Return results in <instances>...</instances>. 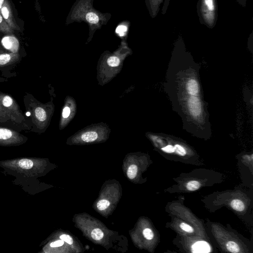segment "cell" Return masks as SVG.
<instances>
[{
  "instance_id": "cell-1",
  "label": "cell",
  "mask_w": 253,
  "mask_h": 253,
  "mask_svg": "<svg viewBox=\"0 0 253 253\" xmlns=\"http://www.w3.org/2000/svg\"><path fill=\"white\" fill-rule=\"evenodd\" d=\"M25 116L31 127L30 130L36 132L44 131L49 125L54 107L52 103L43 104L33 95L27 93L24 96Z\"/></svg>"
},
{
  "instance_id": "cell-2",
  "label": "cell",
  "mask_w": 253,
  "mask_h": 253,
  "mask_svg": "<svg viewBox=\"0 0 253 253\" xmlns=\"http://www.w3.org/2000/svg\"><path fill=\"white\" fill-rule=\"evenodd\" d=\"M91 0H78L72 7L68 15L71 22L84 21L89 27L90 40L96 30L101 28L106 24L110 16L95 10L92 6Z\"/></svg>"
},
{
  "instance_id": "cell-3",
  "label": "cell",
  "mask_w": 253,
  "mask_h": 253,
  "mask_svg": "<svg viewBox=\"0 0 253 253\" xmlns=\"http://www.w3.org/2000/svg\"><path fill=\"white\" fill-rule=\"evenodd\" d=\"M0 107L21 130H30L31 127L25 115L11 96L0 91Z\"/></svg>"
},
{
  "instance_id": "cell-4",
  "label": "cell",
  "mask_w": 253,
  "mask_h": 253,
  "mask_svg": "<svg viewBox=\"0 0 253 253\" xmlns=\"http://www.w3.org/2000/svg\"><path fill=\"white\" fill-rule=\"evenodd\" d=\"M197 11L202 24L209 28L214 27L217 18L216 0H199Z\"/></svg>"
},
{
  "instance_id": "cell-5",
  "label": "cell",
  "mask_w": 253,
  "mask_h": 253,
  "mask_svg": "<svg viewBox=\"0 0 253 253\" xmlns=\"http://www.w3.org/2000/svg\"><path fill=\"white\" fill-rule=\"evenodd\" d=\"M108 129L105 125L97 124L83 129L80 134V137L83 142H92L98 138L102 132Z\"/></svg>"
},
{
  "instance_id": "cell-6",
  "label": "cell",
  "mask_w": 253,
  "mask_h": 253,
  "mask_svg": "<svg viewBox=\"0 0 253 253\" xmlns=\"http://www.w3.org/2000/svg\"><path fill=\"white\" fill-rule=\"evenodd\" d=\"M25 137L11 128L0 126V143L12 144L20 142Z\"/></svg>"
},
{
  "instance_id": "cell-7",
  "label": "cell",
  "mask_w": 253,
  "mask_h": 253,
  "mask_svg": "<svg viewBox=\"0 0 253 253\" xmlns=\"http://www.w3.org/2000/svg\"><path fill=\"white\" fill-rule=\"evenodd\" d=\"M0 12L3 19L12 30H19L14 18L11 5L8 0H4Z\"/></svg>"
},
{
  "instance_id": "cell-8",
  "label": "cell",
  "mask_w": 253,
  "mask_h": 253,
  "mask_svg": "<svg viewBox=\"0 0 253 253\" xmlns=\"http://www.w3.org/2000/svg\"><path fill=\"white\" fill-rule=\"evenodd\" d=\"M73 103V101L67 102L63 108L60 124V129H62L63 126H65L74 115L75 105Z\"/></svg>"
},
{
  "instance_id": "cell-9",
  "label": "cell",
  "mask_w": 253,
  "mask_h": 253,
  "mask_svg": "<svg viewBox=\"0 0 253 253\" xmlns=\"http://www.w3.org/2000/svg\"><path fill=\"white\" fill-rule=\"evenodd\" d=\"M1 43L3 47L10 52L18 53L19 42L13 35L5 36L2 39Z\"/></svg>"
},
{
  "instance_id": "cell-10",
  "label": "cell",
  "mask_w": 253,
  "mask_h": 253,
  "mask_svg": "<svg viewBox=\"0 0 253 253\" xmlns=\"http://www.w3.org/2000/svg\"><path fill=\"white\" fill-rule=\"evenodd\" d=\"M187 106L190 115L194 118L199 117L202 112V103L196 96H191L187 101Z\"/></svg>"
},
{
  "instance_id": "cell-11",
  "label": "cell",
  "mask_w": 253,
  "mask_h": 253,
  "mask_svg": "<svg viewBox=\"0 0 253 253\" xmlns=\"http://www.w3.org/2000/svg\"><path fill=\"white\" fill-rule=\"evenodd\" d=\"M19 53H0V68L16 63L20 60Z\"/></svg>"
},
{
  "instance_id": "cell-12",
  "label": "cell",
  "mask_w": 253,
  "mask_h": 253,
  "mask_svg": "<svg viewBox=\"0 0 253 253\" xmlns=\"http://www.w3.org/2000/svg\"><path fill=\"white\" fill-rule=\"evenodd\" d=\"M0 126L11 128L15 130H21L20 127L14 123L7 114L0 107Z\"/></svg>"
},
{
  "instance_id": "cell-13",
  "label": "cell",
  "mask_w": 253,
  "mask_h": 253,
  "mask_svg": "<svg viewBox=\"0 0 253 253\" xmlns=\"http://www.w3.org/2000/svg\"><path fill=\"white\" fill-rule=\"evenodd\" d=\"M210 251V245L204 241L197 242L192 247V252L193 253H208Z\"/></svg>"
},
{
  "instance_id": "cell-14",
  "label": "cell",
  "mask_w": 253,
  "mask_h": 253,
  "mask_svg": "<svg viewBox=\"0 0 253 253\" xmlns=\"http://www.w3.org/2000/svg\"><path fill=\"white\" fill-rule=\"evenodd\" d=\"M186 90L188 94L194 96L199 92V85L196 80L194 79H190L186 84Z\"/></svg>"
},
{
  "instance_id": "cell-15",
  "label": "cell",
  "mask_w": 253,
  "mask_h": 253,
  "mask_svg": "<svg viewBox=\"0 0 253 253\" xmlns=\"http://www.w3.org/2000/svg\"><path fill=\"white\" fill-rule=\"evenodd\" d=\"M162 0H146V4L151 15L155 17L158 11Z\"/></svg>"
},
{
  "instance_id": "cell-16",
  "label": "cell",
  "mask_w": 253,
  "mask_h": 253,
  "mask_svg": "<svg viewBox=\"0 0 253 253\" xmlns=\"http://www.w3.org/2000/svg\"><path fill=\"white\" fill-rule=\"evenodd\" d=\"M129 22L124 21L120 23L116 28L115 33L120 37H125L128 31Z\"/></svg>"
},
{
  "instance_id": "cell-17",
  "label": "cell",
  "mask_w": 253,
  "mask_h": 253,
  "mask_svg": "<svg viewBox=\"0 0 253 253\" xmlns=\"http://www.w3.org/2000/svg\"><path fill=\"white\" fill-rule=\"evenodd\" d=\"M0 32L6 34H12L14 31L12 30L3 19L0 12Z\"/></svg>"
},
{
  "instance_id": "cell-18",
  "label": "cell",
  "mask_w": 253,
  "mask_h": 253,
  "mask_svg": "<svg viewBox=\"0 0 253 253\" xmlns=\"http://www.w3.org/2000/svg\"><path fill=\"white\" fill-rule=\"evenodd\" d=\"M231 207L235 210L238 211H242L245 209V204L240 200H233L230 204Z\"/></svg>"
},
{
  "instance_id": "cell-19",
  "label": "cell",
  "mask_w": 253,
  "mask_h": 253,
  "mask_svg": "<svg viewBox=\"0 0 253 253\" xmlns=\"http://www.w3.org/2000/svg\"><path fill=\"white\" fill-rule=\"evenodd\" d=\"M19 167L25 169H30L33 166V162L28 159H22L19 162Z\"/></svg>"
},
{
  "instance_id": "cell-20",
  "label": "cell",
  "mask_w": 253,
  "mask_h": 253,
  "mask_svg": "<svg viewBox=\"0 0 253 253\" xmlns=\"http://www.w3.org/2000/svg\"><path fill=\"white\" fill-rule=\"evenodd\" d=\"M226 247L228 251L233 253H237L240 252L238 245L234 241H228Z\"/></svg>"
},
{
  "instance_id": "cell-21",
  "label": "cell",
  "mask_w": 253,
  "mask_h": 253,
  "mask_svg": "<svg viewBox=\"0 0 253 253\" xmlns=\"http://www.w3.org/2000/svg\"><path fill=\"white\" fill-rule=\"evenodd\" d=\"M201 184L196 180H191L188 182L186 185V188L189 191H195L199 189L201 187Z\"/></svg>"
},
{
  "instance_id": "cell-22",
  "label": "cell",
  "mask_w": 253,
  "mask_h": 253,
  "mask_svg": "<svg viewBox=\"0 0 253 253\" xmlns=\"http://www.w3.org/2000/svg\"><path fill=\"white\" fill-rule=\"evenodd\" d=\"M137 172V167L135 165H130L127 171V175L130 179H133L136 175Z\"/></svg>"
},
{
  "instance_id": "cell-23",
  "label": "cell",
  "mask_w": 253,
  "mask_h": 253,
  "mask_svg": "<svg viewBox=\"0 0 253 253\" xmlns=\"http://www.w3.org/2000/svg\"><path fill=\"white\" fill-rule=\"evenodd\" d=\"M91 236L95 240H99L103 238V233L100 229L96 228L92 231Z\"/></svg>"
},
{
  "instance_id": "cell-24",
  "label": "cell",
  "mask_w": 253,
  "mask_h": 253,
  "mask_svg": "<svg viewBox=\"0 0 253 253\" xmlns=\"http://www.w3.org/2000/svg\"><path fill=\"white\" fill-rule=\"evenodd\" d=\"M174 146V152L180 156L186 155L187 152L184 147L179 144H175Z\"/></svg>"
},
{
  "instance_id": "cell-25",
  "label": "cell",
  "mask_w": 253,
  "mask_h": 253,
  "mask_svg": "<svg viewBox=\"0 0 253 253\" xmlns=\"http://www.w3.org/2000/svg\"><path fill=\"white\" fill-rule=\"evenodd\" d=\"M110 202L106 200H100L97 204V207L98 210L103 211L106 209L109 206Z\"/></svg>"
},
{
  "instance_id": "cell-26",
  "label": "cell",
  "mask_w": 253,
  "mask_h": 253,
  "mask_svg": "<svg viewBox=\"0 0 253 253\" xmlns=\"http://www.w3.org/2000/svg\"><path fill=\"white\" fill-rule=\"evenodd\" d=\"M144 237L147 240H151L154 237V233L151 229L146 228L143 231Z\"/></svg>"
},
{
  "instance_id": "cell-27",
  "label": "cell",
  "mask_w": 253,
  "mask_h": 253,
  "mask_svg": "<svg viewBox=\"0 0 253 253\" xmlns=\"http://www.w3.org/2000/svg\"><path fill=\"white\" fill-rule=\"evenodd\" d=\"M180 227L184 231L188 233H192L194 232L193 227L186 223H181L180 224Z\"/></svg>"
},
{
  "instance_id": "cell-28",
  "label": "cell",
  "mask_w": 253,
  "mask_h": 253,
  "mask_svg": "<svg viewBox=\"0 0 253 253\" xmlns=\"http://www.w3.org/2000/svg\"><path fill=\"white\" fill-rule=\"evenodd\" d=\"M61 240L66 242L69 245H71L73 243L72 238L68 235L63 234L60 237Z\"/></svg>"
},
{
  "instance_id": "cell-29",
  "label": "cell",
  "mask_w": 253,
  "mask_h": 253,
  "mask_svg": "<svg viewBox=\"0 0 253 253\" xmlns=\"http://www.w3.org/2000/svg\"><path fill=\"white\" fill-rule=\"evenodd\" d=\"M162 150L167 153H173L174 152V146L171 145H168L163 148Z\"/></svg>"
},
{
  "instance_id": "cell-30",
  "label": "cell",
  "mask_w": 253,
  "mask_h": 253,
  "mask_svg": "<svg viewBox=\"0 0 253 253\" xmlns=\"http://www.w3.org/2000/svg\"><path fill=\"white\" fill-rule=\"evenodd\" d=\"M64 244V241L62 240L56 241L50 244L51 247H58L62 246Z\"/></svg>"
},
{
  "instance_id": "cell-31",
  "label": "cell",
  "mask_w": 253,
  "mask_h": 253,
  "mask_svg": "<svg viewBox=\"0 0 253 253\" xmlns=\"http://www.w3.org/2000/svg\"><path fill=\"white\" fill-rule=\"evenodd\" d=\"M7 80L5 78L0 77V83L7 82Z\"/></svg>"
},
{
  "instance_id": "cell-32",
  "label": "cell",
  "mask_w": 253,
  "mask_h": 253,
  "mask_svg": "<svg viewBox=\"0 0 253 253\" xmlns=\"http://www.w3.org/2000/svg\"><path fill=\"white\" fill-rule=\"evenodd\" d=\"M4 0H0V10L1 8V6L3 3Z\"/></svg>"
},
{
  "instance_id": "cell-33",
  "label": "cell",
  "mask_w": 253,
  "mask_h": 253,
  "mask_svg": "<svg viewBox=\"0 0 253 253\" xmlns=\"http://www.w3.org/2000/svg\"><path fill=\"white\" fill-rule=\"evenodd\" d=\"M5 52L4 50L0 46V53H4Z\"/></svg>"
}]
</instances>
